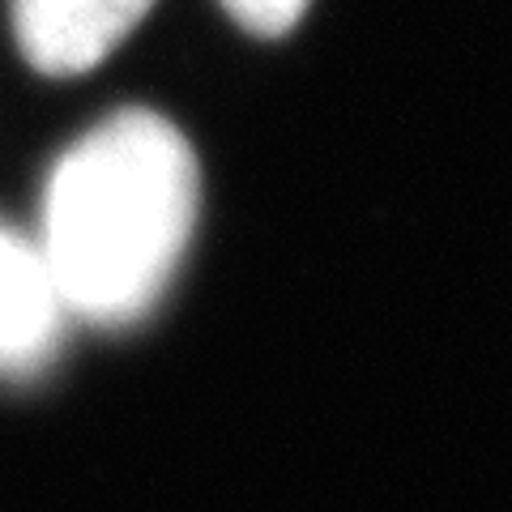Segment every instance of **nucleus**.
Here are the masks:
<instances>
[{
	"instance_id": "f257e3e1",
	"label": "nucleus",
	"mask_w": 512,
	"mask_h": 512,
	"mask_svg": "<svg viewBox=\"0 0 512 512\" xmlns=\"http://www.w3.org/2000/svg\"><path fill=\"white\" fill-rule=\"evenodd\" d=\"M201 175L184 133L124 107L60 158L47 184L43 265L60 308L124 325L154 308L188 248Z\"/></svg>"
},
{
	"instance_id": "7ed1b4c3",
	"label": "nucleus",
	"mask_w": 512,
	"mask_h": 512,
	"mask_svg": "<svg viewBox=\"0 0 512 512\" xmlns=\"http://www.w3.org/2000/svg\"><path fill=\"white\" fill-rule=\"evenodd\" d=\"M60 295L43 256L0 231V372H30L56 346Z\"/></svg>"
},
{
	"instance_id": "20e7f679",
	"label": "nucleus",
	"mask_w": 512,
	"mask_h": 512,
	"mask_svg": "<svg viewBox=\"0 0 512 512\" xmlns=\"http://www.w3.org/2000/svg\"><path fill=\"white\" fill-rule=\"evenodd\" d=\"M227 5V13L239 22V26H248L252 35H286L299 18H303V9L312 5V0H222Z\"/></svg>"
},
{
	"instance_id": "f03ea898",
	"label": "nucleus",
	"mask_w": 512,
	"mask_h": 512,
	"mask_svg": "<svg viewBox=\"0 0 512 512\" xmlns=\"http://www.w3.org/2000/svg\"><path fill=\"white\" fill-rule=\"evenodd\" d=\"M154 0H13V35L39 73L73 77L107 60Z\"/></svg>"
}]
</instances>
